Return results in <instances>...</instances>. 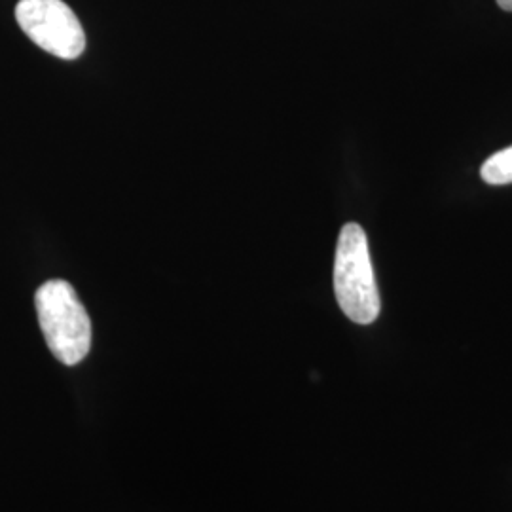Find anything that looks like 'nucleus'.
<instances>
[{"instance_id": "obj_1", "label": "nucleus", "mask_w": 512, "mask_h": 512, "mask_svg": "<svg viewBox=\"0 0 512 512\" xmlns=\"http://www.w3.org/2000/svg\"><path fill=\"white\" fill-rule=\"evenodd\" d=\"M38 323L48 349L63 365L86 359L92 348V321L69 281L50 279L35 294Z\"/></svg>"}, {"instance_id": "obj_2", "label": "nucleus", "mask_w": 512, "mask_h": 512, "mask_svg": "<svg viewBox=\"0 0 512 512\" xmlns=\"http://www.w3.org/2000/svg\"><path fill=\"white\" fill-rule=\"evenodd\" d=\"M334 294L340 310L357 325H372L380 310V293L365 230L349 222L338 238L334 258Z\"/></svg>"}, {"instance_id": "obj_3", "label": "nucleus", "mask_w": 512, "mask_h": 512, "mask_svg": "<svg viewBox=\"0 0 512 512\" xmlns=\"http://www.w3.org/2000/svg\"><path fill=\"white\" fill-rule=\"evenodd\" d=\"M16 19L38 48L59 59H76L86 50L82 23L63 0H19Z\"/></svg>"}, {"instance_id": "obj_4", "label": "nucleus", "mask_w": 512, "mask_h": 512, "mask_svg": "<svg viewBox=\"0 0 512 512\" xmlns=\"http://www.w3.org/2000/svg\"><path fill=\"white\" fill-rule=\"evenodd\" d=\"M480 175L484 183L494 186L512 184V147L499 150L494 156H490L482 165Z\"/></svg>"}, {"instance_id": "obj_5", "label": "nucleus", "mask_w": 512, "mask_h": 512, "mask_svg": "<svg viewBox=\"0 0 512 512\" xmlns=\"http://www.w3.org/2000/svg\"><path fill=\"white\" fill-rule=\"evenodd\" d=\"M499 8H503L505 12H512V0H497Z\"/></svg>"}]
</instances>
